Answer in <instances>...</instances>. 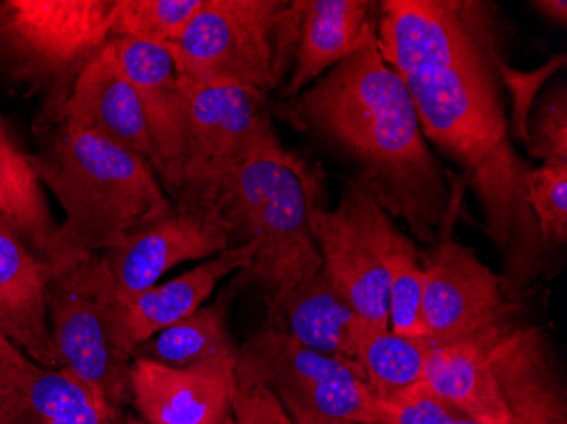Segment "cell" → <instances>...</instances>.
Instances as JSON below:
<instances>
[{"label": "cell", "mask_w": 567, "mask_h": 424, "mask_svg": "<svg viewBox=\"0 0 567 424\" xmlns=\"http://www.w3.org/2000/svg\"><path fill=\"white\" fill-rule=\"evenodd\" d=\"M508 33L486 0H382L379 11L382 59L406 84L426 142L464 174L502 257L506 298L522 304L554 257L527 203L530 165L509 135L498 72Z\"/></svg>", "instance_id": "cell-1"}, {"label": "cell", "mask_w": 567, "mask_h": 424, "mask_svg": "<svg viewBox=\"0 0 567 424\" xmlns=\"http://www.w3.org/2000/svg\"><path fill=\"white\" fill-rule=\"evenodd\" d=\"M272 114L350 162L353 178L420 244L451 236L458 196L423 135L406 84L382 59L378 22L315 84L272 102Z\"/></svg>", "instance_id": "cell-2"}, {"label": "cell", "mask_w": 567, "mask_h": 424, "mask_svg": "<svg viewBox=\"0 0 567 424\" xmlns=\"http://www.w3.org/2000/svg\"><path fill=\"white\" fill-rule=\"evenodd\" d=\"M41 184L62 206L48 282L111 248L174 207L146 158L91 131L56 124L38 155H30Z\"/></svg>", "instance_id": "cell-3"}, {"label": "cell", "mask_w": 567, "mask_h": 424, "mask_svg": "<svg viewBox=\"0 0 567 424\" xmlns=\"http://www.w3.org/2000/svg\"><path fill=\"white\" fill-rule=\"evenodd\" d=\"M187 102L183 155L165 193L172 203L223 215L245 167L260 158L301 164L280 143L269 94L240 85L181 81Z\"/></svg>", "instance_id": "cell-4"}, {"label": "cell", "mask_w": 567, "mask_h": 424, "mask_svg": "<svg viewBox=\"0 0 567 424\" xmlns=\"http://www.w3.org/2000/svg\"><path fill=\"white\" fill-rule=\"evenodd\" d=\"M320 177L301 164L260 158L238 177L223 210L234 245H255L250 263L234 280L238 289L257 286L272 311L302 280L323 267L309 225V200L321 193Z\"/></svg>", "instance_id": "cell-5"}, {"label": "cell", "mask_w": 567, "mask_h": 424, "mask_svg": "<svg viewBox=\"0 0 567 424\" xmlns=\"http://www.w3.org/2000/svg\"><path fill=\"white\" fill-rule=\"evenodd\" d=\"M298 40V0H204L167 50L187 84L269 94L288 82Z\"/></svg>", "instance_id": "cell-6"}, {"label": "cell", "mask_w": 567, "mask_h": 424, "mask_svg": "<svg viewBox=\"0 0 567 424\" xmlns=\"http://www.w3.org/2000/svg\"><path fill=\"white\" fill-rule=\"evenodd\" d=\"M116 0H0V73L44 97L59 124L73 84L111 40Z\"/></svg>", "instance_id": "cell-7"}, {"label": "cell", "mask_w": 567, "mask_h": 424, "mask_svg": "<svg viewBox=\"0 0 567 424\" xmlns=\"http://www.w3.org/2000/svg\"><path fill=\"white\" fill-rule=\"evenodd\" d=\"M231 247L234 235L223 216L174 204L164 218L127 236L120 247L87 258L50 282L99 301L124 304L177 265L209 260Z\"/></svg>", "instance_id": "cell-8"}, {"label": "cell", "mask_w": 567, "mask_h": 424, "mask_svg": "<svg viewBox=\"0 0 567 424\" xmlns=\"http://www.w3.org/2000/svg\"><path fill=\"white\" fill-rule=\"evenodd\" d=\"M238 389L264 387L286 410L374 423L375 397L359 363L321 355L272 328L255 331L238 349Z\"/></svg>", "instance_id": "cell-9"}, {"label": "cell", "mask_w": 567, "mask_h": 424, "mask_svg": "<svg viewBox=\"0 0 567 424\" xmlns=\"http://www.w3.org/2000/svg\"><path fill=\"white\" fill-rule=\"evenodd\" d=\"M422 318L432 347L492 337L520 312L506 298L502 277L473 248L445 236L420 254Z\"/></svg>", "instance_id": "cell-10"}, {"label": "cell", "mask_w": 567, "mask_h": 424, "mask_svg": "<svg viewBox=\"0 0 567 424\" xmlns=\"http://www.w3.org/2000/svg\"><path fill=\"white\" fill-rule=\"evenodd\" d=\"M384 215L355 178L346 182L334 209H324L323 190L309 200V225L323 269L362 320L390 328L388 273L379 240Z\"/></svg>", "instance_id": "cell-11"}, {"label": "cell", "mask_w": 567, "mask_h": 424, "mask_svg": "<svg viewBox=\"0 0 567 424\" xmlns=\"http://www.w3.org/2000/svg\"><path fill=\"white\" fill-rule=\"evenodd\" d=\"M48 320L60 369L91 389L111 410L132 401L135 350L124 333L121 306L48 282Z\"/></svg>", "instance_id": "cell-12"}, {"label": "cell", "mask_w": 567, "mask_h": 424, "mask_svg": "<svg viewBox=\"0 0 567 424\" xmlns=\"http://www.w3.org/2000/svg\"><path fill=\"white\" fill-rule=\"evenodd\" d=\"M505 403L509 424H567V387L553 341L517 318L477 340Z\"/></svg>", "instance_id": "cell-13"}, {"label": "cell", "mask_w": 567, "mask_h": 424, "mask_svg": "<svg viewBox=\"0 0 567 424\" xmlns=\"http://www.w3.org/2000/svg\"><path fill=\"white\" fill-rule=\"evenodd\" d=\"M235 369L228 362L175 369L135 359L132 401L145 424H225L237 389Z\"/></svg>", "instance_id": "cell-14"}, {"label": "cell", "mask_w": 567, "mask_h": 424, "mask_svg": "<svg viewBox=\"0 0 567 424\" xmlns=\"http://www.w3.org/2000/svg\"><path fill=\"white\" fill-rule=\"evenodd\" d=\"M60 123L91 131L121 148L138 153L155 170L157 153L142 104L111 41L76 79Z\"/></svg>", "instance_id": "cell-15"}, {"label": "cell", "mask_w": 567, "mask_h": 424, "mask_svg": "<svg viewBox=\"0 0 567 424\" xmlns=\"http://www.w3.org/2000/svg\"><path fill=\"white\" fill-rule=\"evenodd\" d=\"M6 387L2 424H107L116 413L63 369H48L0 334Z\"/></svg>", "instance_id": "cell-16"}, {"label": "cell", "mask_w": 567, "mask_h": 424, "mask_svg": "<svg viewBox=\"0 0 567 424\" xmlns=\"http://www.w3.org/2000/svg\"><path fill=\"white\" fill-rule=\"evenodd\" d=\"M121 69L135 87L157 153L155 174L171 182L187 135V102L171 51L130 38H111Z\"/></svg>", "instance_id": "cell-17"}, {"label": "cell", "mask_w": 567, "mask_h": 424, "mask_svg": "<svg viewBox=\"0 0 567 424\" xmlns=\"http://www.w3.org/2000/svg\"><path fill=\"white\" fill-rule=\"evenodd\" d=\"M48 273L21 236L0 218V334L48 369H60L47 306Z\"/></svg>", "instance_id": "cell-18"}, {"label": "cell", "mask_w": 567, "mask_h": 424, "mask_svg": "<svg viewBox=\"0 0 567 424\" xmlns=\"http://www.w3.org/2000/svg\"><path fill=\"white\" fill-rule=\"evenodd\" d=\"M299 40L295 63L279 101H289L315 84L359 46L369 25L379 21L375 0H298Z\"/></svg>", "instance_id": "cell-19"}, {"label": "cell", "mask_w": 567, "mask_h": 424, "mask_svg": "<svg viewBox=\"0 0 567 424\" xmlns=\"http://www.w3.org/2000/svg\"><path fill=\"white\" fill-rule=\"evenodd\" d=\"M364 323L321 267L267 312L264 327L282 331L321 355L357 363V338Z\"/></svg>", "instance_id": "cell-20"}, {"label": "cell", "mask_w": 567, "mask_h": 424, "mask_svg": "<svg viewBox=\"0 0 567 424\" xmlns=\"http://www.w3.org/2000/svg\"><path fill=\"white\" fill-rule=\"evenodd\" d=\"M255 245H237L204 260L189 272L164 283H155L121 306L124 333L133 350L165 328L186 320L203 308L218 283L248 267Z\"/></svg>", "instance_id": "cell-21"}, {"label": "cell", "mask_w": 567, "mask_h": 424, "mask_svg": "<svg viewBox=\"0 0 567 424\" xmlns=\"http://www.w3.org/2000/svg\"><path fill=\"white\" fill-rule=\"evenodd\" d=\"M422 384L481 424H509L495 375L480 341L432 347Z\"/></svg>", "instance_id": "cell-22"}, {"label": "cell", "mask_w": 567, "mask_h": 424, "mask_svg": "<svg viewBox=\"0 0 567 424\" xmlns=\"http://www.w3.org/2000/svg\"><path fill=\"white\" fill-rule=\"evenodd\" d=\"M0 218L21 236L38 260L50 267L55 254L59 225L51 218L43 184L25 155L12 138L0 116Z\"/></svg>", "instance_id": "cell-23"}, {"label": "cell", "mask_w": 567, "mask_h": 424, "mask_svg": "<svg viewBox=\"0 0 567 424\" xmlns=\"http://www.w3.org/2000/svg\"><path fill=\"white\" fill-rule=\"evenodd\" d=\"M238 287L235 283L213 304L200 308L186 320L165 328L136 347L135 359L152 360L162 365H199L209 362H238V347L228 330V311Z\"/></svg>", "instance_id": "cell-24"}, {"label": "cell", "mask_w": 567, "mask_h": 424, "mask_svg": "<svg viewBox=\"0 0 567 424\" xmlns=\"http://www.w3.org/2000/svg\"><path fill=\"white\" fill-rule=\"evenodd\" d=\"M382 261L388 273L390 330L413 340H426L422 318L423 267L419 248L388 213L379 228Z\"/></svg>", "instance_id": "cell-25"}, {"label": "cell", "mask_w": 567, "mask_h": 424, "mask_svg": "<svg viewBox=\"0 0 567 424\" xmlns=\"http://www.w3.org/2000/svg\"><path fill=\"white\" fill-rule=\"evenodd\" d=\"M430 350L426 340L401 337L365 321L357 338L355 362L374 397H385L422 382Z\"/></svg>", "instance_id": "cell-26"}, {"label": "cell", "mask_w": 567, "mask_h": 424, "mask_svg": "<svg viewBox=\"0 0 567 424\" xmlns=\"http://www.w3.org/2000/svg\"><path fill=\"white\" fill-rule=\"evenodd\" d=\"M204 0H116L111 38L171 46L183 37Z\"/></svg>", "instance_id": "cell-27"}, {"label": "cell", "mask_w": 567, "mask_h": 424, "mask_svg": "<svg viewBox=\"0 0 567 424\" xmlns=\"http://www.w3.org/2000/svg\"><path fill=\"white\" fill-rule=\"evenodd\" d=\"M525 193L538 232L556 257L567 244V164H543L525 175Z\"/></svg>", "instance_id": "cell-28"}, {"label": "cell", "mask_w": 567, "mask_h": 424, "mask_svg": "<svg viewBox=\"0 0 567 424\" xmlns=\"http://www.w3.org/2000/svg\"><path fill=\"white\" fill-rule=\"evenodd\" d=\"M375 421L378 424H481L436 397L422 382L375 397Z\"/></svg>", "instance_id": "cell-29"}, {"label": "cell", "mask_w": 567, "mask_h": 424, "mask_svg": "<svg viewBox=\"0 0 567 424\" xmlns=\"http://www.w3.org/2000/svg\"><path fill=\"white\" fill-rule=\"evenodd\" d=\"M528 117V155L543 164H567V87L554 85Z\"/></svg>", "instance_id": "cell-30"}, {"label": "cell", "mask_w": 567, "mask_h": 424, "mask_svg": "<svg viewBox=\"0 0 567 424\" xmlns=\"http://www.w3.org/2000/svg\"><path fill=\"white\" fill-rule=\"evenodd\" d=\"M567 60L564 53L553 56L546 65L538 69L524 72V70L513 69L506 56L498 60V72L502 76V84L512 101V111H509V135L520 143H527L528 139V117L534 110L537 95L543 91L544 85L549 82L550 76L556 75L560 70L566 69Z\"/></svg>", "instance_id": "cell-31"}, {"label": "cell", "mask_w": 567, "mask_h": 424, "mask_svg": "<svg viewBox=\"0 0 567 424\" xmlns=\"http://www.w3.org/2000/svg\"><path fill=\"white\" fill-rule=\"evenodd\" d=\"M231 417L237 424H295L282 403L264 387L235 389Z\"/></svg>", "instance_id": "cell-32"}, {"label": "cell", "mask_w": 567, "mask_h": 424, "mask_svg": "<svg viewBox=\"0 0 567 424\" xmlns=\"http://www.w3.org/2000/svg\"><path fill=\"white\" fill-rule=\"evenodd\" d=\"M532 9L537 11L540 18L546 21L553 22V24L566 28L567 24V2L566 0H534L530 2Z\"/></svg>", "instance_id": "cell-33"}, {"label": "cell", "mask_w": 567, "mask_h": 424, "mask_svg": "<svg viewBox=\"0 0 567 424\" xmlns=\"http://www.w3.org/2000/svg\"><path fill=\"white\" fill-rule=\"evenodd\" d=\"M286 411H288L295 424H374L360 423V421L333 420V417L318 416V414L309 413V411L305 410H296V407Z\"/></svg>", "instance_id": "cell-34"}, {"label": "cell", "mask_w": 567, "mask_h": 424, "mask_svg": "<svg viewBox=\"0 0 567 424\" xmlns=\"http://www.w3.org/2000/svg\"><path fill=\"white\" fill-rule=\"evenodd\" d=\"M107 424H145L142 420H136V417L127 416V414L123 413H116L113 417H111L110 421H107Z\"/></svg>", "instance_id": "cell-35"}, {"label": "cell", "mask_w": 567, "mask_h": 424, "mask_svg": "<svg viewBox=\"0 0 567 424\" xmlns=\"http://www.w3.org/2000/svg\"><path fill=\"white\" fill-rule=\"evenodd\" d=\"M6 407V389L4 381H2V360H0V424H2V417H4Z\"/></svg>", "instance_id": "cell-36"}, {"label": "cell", "mask_w": 567, "mask_h": 424, "mask_svg": "<svg viewBox=\"0 0 567 424\" xmlns=\"http://www.w3.org/2000/svg\"><path fill=\"white\" fill-rule=\"evenodd\" d=\"M225 424H237V423H235L234 417L229 416L228 420H226Z\"/></svg>", "instance_id": "cell-37"}]
</instances>
